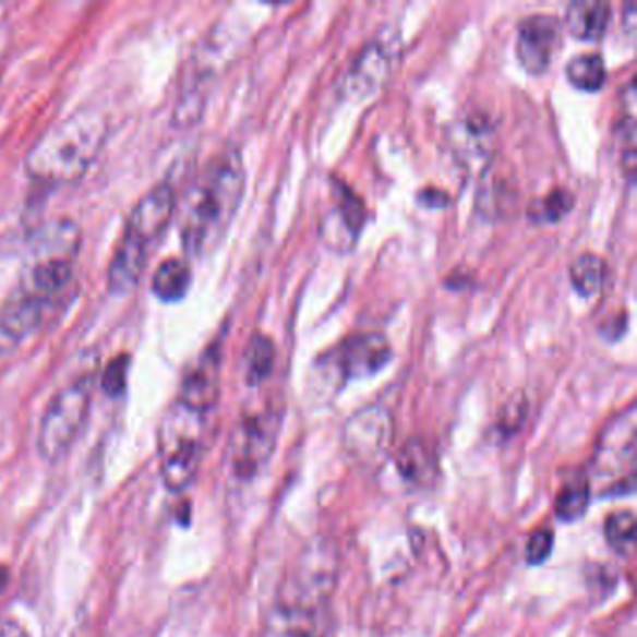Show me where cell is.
<instances>
[{
	"instance_id": "484cf974",
	"label": "cell",
	"mask_w": 637,
	"mask_h": 637,
	"mask_svg": "<svg viewBox=\"0 0 637 637\" xmlns=\"http://www.w3.org/2000/svg\"><path fill=\"white\" fill-rule=\"evenodd\" d=\"M592 486L589 477L579 476L561 488L555 497V514L561 521H576L584 518V514L591 503Z\"/></svg>"
},
{
	"instance_id": "d6a6232c",
	"label": "cell",
	"mask_w": 637,
	"mask_h": 637,
	"mask_svg": "<svg viewBox=\"0 0 637 637\" xmlns=\"http://www.w3.org/2000/svg\"><path fill=\"white\" fill-rule=\"evenodd\" d=\"M0 637H31L28 632L12 618H0Z\"/></svg>"
},
{
	"instance_id": "9a60e30c",
	"label": "cell",
	"mask_w": 637,
	"mask_h": 637,
	"mask_svg": "<svg viewBox=\"0 0 637 637\" xmlns=\"http://www.w3.org/2000/svg\"><path fill=\"white\" fill-rule=\"evenodd\" d=\"M325 617L322 610L275 602L267 612L262 637H325Z\"/></svg>"
},
{
	"instance_id": "8992f818",
	"label": "cell",
	"mask_w": 637,
	"mask_h": 637,
	"mask_svg": "<svg viewBox=\"0 0 637 637\" xmlns=\"http://www.w3.org/2000/svg\"><path fill=\"white\" fill-rule=\"evenodd\" d=\"M393 350L382 333H358L322 353L313 364L311 380L320 393H337L359 377L374 376L389 363Z\"/></svg>"
},
{
	"instance_id": "ffe728a7",
	"label": "cell",
	"mask_w": 637,
	"mask_h": 637,
	"mask_svg": "<svg viewBox=\"0 0 637 637\" xmlns=\"http://www.w3.org/2000/svg\"><path fill=\"white\" fill-rule=\"evenodd\" d=\"M618 152L623 170L628 180H634L636 175V85L634 77L626 88H623V104H621V117L617 118L615 128Z\"/></svg>"
},
{
	"instance_id": "44dd1931",
	"label": "cell",
	"mask_w": 637,
	"mask_h": 637,
	"mask_svg": "<svg viewBox=\"0 0 637 637\" xmlns=\"http://www.w3.org/2000/svg\"><path fill=\"white\" fill-rule=\"evenodd\" d=\"M193 283V272L183 259H167L157 266L152 279V292L167 303H175L185 298Z\"/></svg>"
},
{
	"instance_id": "5bb4252c",
	"label": "cell",
	"mask_w": 637,
	"mask_h": 637,
	"mask_svg": "<svg viewBox=\"0 0 637 637\" xmlns=\"http://www.w3.org/2000/svg\"><path fill=\"white\" fill-rule=\"evenodd\" d=\"M366 221V209L350 191L338 193L332 209H327L320 225V236L335 253H350Z\"/></svg>"
},
{
	"instance_id": "52a82bcc",
	"label": "cell",
	"mask_w": 637,
	"mask_h": 637,
	"mask_svg": "<svg viewBox=\"0 0 637 637\" xmlns=\"http://www.w3.org/2000/svg\"><path fill=\"white\" fill-rule=\"evenodd\" d=\"M94 374H86L60 389L47 404L39 421L38 453L47 462L62 460L85 429L92 408Z\"/></svg>"
},
{
	"instance_id": "3957f363",
	"label": "cell",
	"mask_w": 637,
	"mask_h": 637,
	"mask_svg": "<svg viewBox=\"0 0 637 637\" xmlns=\"http://www.w3.org/2000/svg\"><path fill=\"white\" fill-rule=\"evenodd\" d=\"M77 223L59 217L36 228L28 245L25 272L15 290L55 307L75 280V262L81 249Z\"/></svg>"
},
{
	"instance_id": "5b68a950",
	"label": "cell",
	"mask_w": 637,
	"mask_h": 637,
	"mask_svg": "<svg viewBox=\"0 0 637 637\" xmlns=\"http://www.w3.org/2000/svg\"><path fill=\"white\" fill-rule=\"evenodd\" d=\"M204 419L206 416L176 400L159 423V469L165 486L172 494H182L199 473L204 450Z\"/></svg>"
},
{
	"instance_id": "f1b7e54d",
	"label": "cell",
	"mask_w": 637,
	"mask_h": 637,
	"mask_svg": "<svg viewBox=\"0 0 637 637\" xmlns=\"http://www.w3.org/2000/svg\"><path fill=\"white\" fill-rule=\"evenodd\" d=\"M128 374H130V356H117L105 366L101 374V389L111 398L122 397L128 385Z\"/></svg>"
},
{
	"instance_id": "d6986e66",
	"label": "cell",
	"mask_w": 637,
	"mask_h": 637,
	"mask_svg": "<svg viewBox=\"0 0 637 637\" xmlns=\"http://www.w3.org/2000/svg\"><path fill=\"white\" fill-rule=\"evenodd\" d=\"M612 21V7L604 0H574L566 8V28L574 38L599 39Z\"/></svg>"
},
{
	"instance_id": "603a6c76",
	"label": "cell",
	"mask_w": 637,
	"mask_h": 637,
	"mask_svg": "<svg viewBox=\"0 0 637 637\" xmlns=\"http://www.w3.org/2000/svg\"><path fill=\"white\" fill-rule=\"evenodd\" d=\"M275 364L274 340L264 333H254L243 356V372L249 385H261L266 380Z\"/></svg>"
},
{
	"instance_id": "e0dca14e",
	"label": "cell",
	"mask_w": 637,
	"mask_h": 637,
	"mask_svg": "<svg viewBox=\"0 0 637 637\" xmlns=\"http://www.w3.org/2000/svg\"><path fill=\"white\" fill-rule=\"evenodd\" d=\"M51 311L46 303L15 290L0 311V333L10 340H21L33 335Z\"/></svg>"
},
{
	"instance_id": "836d02e7",
	"label": "cell",
	"mask_w": 637,
	"mask_h": 637,
	"mask_svg": "<svg viewBox=\"0 0 637 637\" xmlns=\"http://www.w3.org/2000/svg\"><path fill=\"white\" fill-rule=\"evenodd\" d=\"M10 578H12V576H10V568H8V566L0 565V597L4 594L8 586H10Z\"/></svg>"
},
{
	"instance_id": "6da1fadb",
	"label": "cell",
	"mask_w": 637,
	"mask_h": 637,
	"mask_svg": "<svg viewBox=\"0 0 637 637\" xmlns=\"http://www.w3.org/2000/svg\"><path fill=\"white\" fill-rule=\"evenodd\" d=\"M245 191L240 152H217L191 180L180 204V238L188 256H206L221 245Z\"/></svg>"
},
{
	"instance_id": "83f0119b",
	"label": "cell",
	"mask_w": 637,
	"mask_h": 637,
	"mask_svg": "<svg viewBox=\"0 0 637 637\" xmlns=\"http://www.w3.org/2000/svg\"><path fill=\"white\" fill-rule=\"evenodd\" d=\"M574 202L576 199L568 189H553L539 201L531 202L527 215L534 223H557L574 208Z\"/></svg>"
},
{
	"instance_id": "277c9868",
	"label": "cell",
	"mask_w": 637,
	"mask_h": 637,
	"mask_svg": "<svg viewBox=\"0 0 637 637\" xmlns=\"http://www.w3.org/2000/svg\"><path fill=\"white\" fill-rule=\"evenodd\" d=\"M175 189L169 182H161L135 204L125 221L124 235L112 256L107 283L111 292L128 293L137 287L148 264V254L176 214Z\"/></svg>"
},
{
	"instance_id": "9c48e42d",
	"label": "cell",
	"mask_w": 637,
	"mask_h": 637,
	"mask_svg": "<svg viewBox=\"0 0 637 637\" xmlns=\"http://www.w3.org/2000/svg\"><path fill=\"white\" fill-rule=\"evenodd\" d=\"M338 560L335 548L318 542L307 544L300 557L293 561L279 589V602L303 605L325 612L327 602L337 587Z\"/></svg>"
},
{
	"instance_id": "7402d4cb",
	"label": "cell",
	"mask_w": 637,
	"mask_h": 637,
	"mask_svg": "<svg viewBox=\"0 0 637 637\" xmlns=\"http://www.w3.org/2000/svg\"><path fill=\"white\" fill-rule=\"evenodd\" d=\"M397 468L406 481L424 484L436 473V458L429 443L421 437H411L398 450Z\"/></svg>"
},
{
	"instance_id": "7c38bea8",
	"label": "cell",
	"mask_w": 637,
	"mask_h": 637,
	"mask_svg": "<svg viewBox=\"0 0 637 637\" xmlns=\"http://www.w3.org/2000/svg\"><path fill=\"white\" fill-rule=\"evenodd\" d=\"M563 41V25L552 13H534L521 21L516 38V55L526 72L540 75L552 65Z\"/></svg>"
},
{
	"instance_id": "ba28073f",
	"label": "cell",
	"mask_w": 637,
	"mask_h": 637,
	"mask_svg": "<svg viewBox=\"0 0 637 637\" xmlns=\"http://www.w3.org/2000/svg\"><path fill=\"white\" fill-rule=\"evenodd\" d=\"M592 476L602 494H630L636 482V408L618 413L605 426L592 456Z\"/></svg>"
},
{
	"instance_id": "2e32d148",
	"label": "cell",
	"mask_w": 637,
	"mask_h": 637,
	"mask_svg": "<svg viewBox=\"0 0 637 637\" xmlns=\"http://www.w3.org/2000/svg\"><path fill=\"white\" fill-rule=\"evenodd\" d=\"M393 55L384 41L366 44L358 59L351 62L350 72L346 73V92L350 96H366L384 85L390 72Z\"/></svg>"
},
{
	"instance_id": "f546056e",
	"label": "cell",
	"mask_w": 637,
	"mask_h": 637,
	"mask_svg": "<svg viewBox=\"0 0 637 637\" xmlns=\"http://www.w3.org/2000/svg\"><path fill=\"white\" fill-rule=\"evenodd\" d=\"M553 542H555V537H553L550 529L534 531V533L529 537V542H527V563H529V565H542V563L552 555Z\"/></svg>"
},
{
	"instance_id": "cb8c5ba5",
	"label": "cell",
	"mask_w": 637,
	"mask_h": 637,
	"mask_svg": "<svg viewBox=\"0 0 637 637\" xmlns=\"http://www.w3.org/2000/svg\"><path fill=\"white\" fill-rule=\"evenodd\" d=\"M566 79L579 91L597 92L604 86L608 72L599 52H581L568 60Z\"/></svg>"
},
{
	"instance_id": "4fadbf2b",
	"label": "cell",
	"mask_w": 637,
	"mask_h": 637,
	"mask_svg": "<svg viewBox=\"0 0 637 637\" xmlns=\"http://www.w3.org/2000/svg\"><path fill=\"white\" fill-rule=\"evenodd\" d=\"M221 393V346L209 345L189 364L180 382L178 402L206 416L214 410Z\"/></svg>"
},
{
	"instance_id": "1f68e13d",
	"label": "cell",
	"mask_w": 637,
	"mask_h": 637,
	"mask_svg": "<svg viewBox=\"0 0 637 637\" xmlns=\"http://www.w3.org/2000/svg\"><path fill=\"white\" fill-rule=\"evenodd\" d=\"M419 199L421 202H424L426 206H437V208H442L445 204H449V196L445 191H440V189H424L419 193Z\"/></svg>"
},
{
	"instance_id": "7a4b0ae2",
	"label": "cell",
	"mask_w": 637,
	"mask_h": 637,
	"mask_svg": "<svg viewBox=\"0 0 637 637\" xmlns=\"http://www.w3.org/2000/svg\"><path fill=\"white\" fill-rule=\"evenodd\" d=\"M107 131V117L96 107L72 112L47 128L33 144L25 157L28 175L39 182H77L104 148Z\"/></svg>"
},
{
	"instance_id": "4316f807",
	"label": "cell",
	"mask_w": 637,
	"mask_h": 637,
	"mask_svg": "<svg viewBox=\"0 0 637 637\" xmlns=\"http://www.w3.org/2000/svg\"><path fill=\"white\" fill-rule=\"evenodd\" d=\"M605 542L612 550L628 557L636 546V516L632 510H615L604 521Z\"/></svg>"
},
{
	"instance_id": "8fae6325",
	"label": "cell",
	"mask_w": 637,
	"mask_h": 637,
	"mask_svg": "<svg viewBox=\"0 0 637 637\" xmlns=\"http://www.w3.org/2000/svg\"><path fill=\"white\" fill-rule=\"evenodd\" d=\"M393 417L382 406L359 410L345 426V447L348 455L361 464L377 462L387 455L393 442Z\"/></svg>"
},
{
	"instance_id": "ac0fdd59",
	"label": "cell",
	"mask_w": 637,
	"mask_h": 637,
	"mask_svg": "<svg viewBox=\"0 0 637 637\" xmlns=\"http://www.w3.org/2000/svg\"><path fill=\"white\" fill-rule=\"evenodd\" d=\"M492 125L488 118L471 117L462 118L456 122V130L453 131V148L460 161L466 163V167H476L479 163H486L490 157V143H492Z\"/></svg>"
},
{
	"instance_id": "30bf717a",
	"label": "cell",
	"mask_w": 637,
	"mask_h": 637,
	"mask_svg": "<svg viewBox=\"0 0 637 637\" xmlns=\"http://www.w3.org/2000/svg\"><path fill=\"white\" fill-rule=\"evenodd\" d=\"M280 413L262 408L241 413L230 434L228 460L238 479L249 481L266 468L279 440Z\"/></svg>"
},
{
	"instance_id": "d4e9b609",
	"label": "cell",
	"mask_w": 637,
	"mask_h": 637,
	"mask_svg": "<svg viewBox=\"0 0 637 637\" xmlns=\"http://www.w3.org/2000/svg\"><path fill=\"white\" fill-rule=\"evenodd\" d=\"M608 279V264L599 254L584 253L570 266V280L579 296L591 298L604 288Z\"/></svg>"
},
{
	"instance_id": "4dcf8cb0",
	"label": "cell",
	"mask_w": 637,
	"mask_h": 637,
	"mask_svg": "<svg viewBox=\"0 0 637 637\" xmlns=\"http://www.w3.org/2000/svg\"><path fill=\"white\" fill-rule=\"evenodd\" d=\"M524 416H526V402H524V400L508 402L507 406H505L503 413H501L497 429H500L503 434H513V432L520 429Z\"/></svg>"
}]
</instances>
